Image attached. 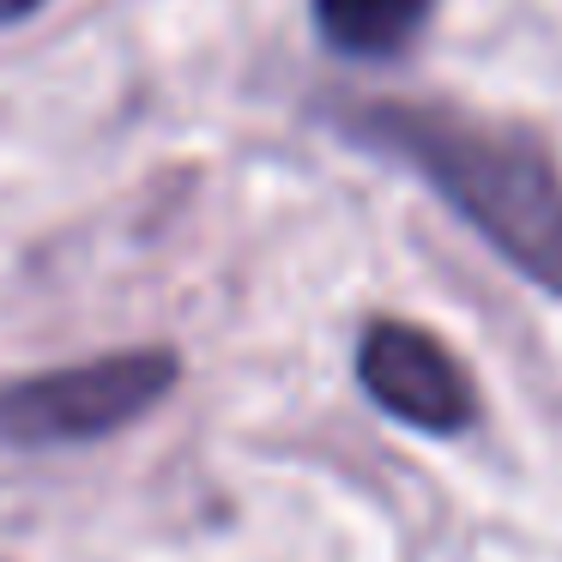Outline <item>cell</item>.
I'll use <instances>...</instances> for the list:
<instances>
[{"label": "cell", "instance_id": "obj_4", "mask_svg": "<svg viewBox=\"0 0 562 562\" xmlns=\"http://www.w3.org/2000/svg\"><path fill=\"white\" fill-rule=\"evenodd\" d=\"M436 0H315V25L345 55H393L424 31Z\"/></svg>", "mask_w": 562, "mask_h": 562}, {"label": "cell", "instance_id": "obj_1", "mask_svg": "<svg viewBox=\"0 0 562 562\" xmlns=\"http://www.w3.org/2000/svg\"><path fill=\"white\" fill-rule=\"evenodd\" d=\"M369 127L381 146L417 164V176L496 255L562 296V176L532 139L465 122L453 110H381Z\"/></svg>", "mask_w": 562, "mask_h": 562}, {"label": "cell", "instance_id": "obj_3", "mask_svg": "<svg viewBox=\"0 0 562 562\" xmlns=\"http://www.w3.org/2000/svg\"><path fill=\"white\" fill-rule=\"evenodd\" d=\"M357 375L381 412L412 429H429V436L472 429L477 417V387L465 363L412 321H375L357 345Z\"/></svg>", "mask_w": 562, "mask_h": 562}, {"label": "cell", "instance_id": "obj_2", "mask_svg": "<svg viewBox=\"0 0 562 562\" xmlns=\"http://www.w3.org/2000/svg\"><path fill=\"white\" fill-rule=\"evenodd\" d=\"M176 351H110L74 369L25 375L0 387V441L13 448H67L98 441L146 417L176 387Z\"/></svg>", "mask_w": 562, "mask_h": 562}, {"label": "cell", "instance_id": "obj_5", "mask_svg": "<svg viewBox=\"0 0 562 562\" xmlns=\"http://www.w3.org/2000/svg\"><path fill=\"white\" fill-rule=\"evenodd\" d=\"M43 0H0V25H13V19H25V13H37Z\"/></svg>", "mask_w": 562, "mask_h": 562}]
</instances>
